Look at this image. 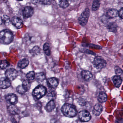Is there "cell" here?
Segmentation results:
<instances>
[{"label": "cell", "mask_w": 123, "mask_h": 123, "mask_svg": "<svg viewBox=\"0 0 123 123\" xmlns=\"http://www.w3.org/2000/svg\"><path fill=\"white\" fill-rule=\"evenodd\" d=\"M62 111L64 116L68 117H75L77 114L76 107L71 104L66 103L62 108Z\"/></svg>", "instance_id": "cell-1"}, {"label": "cell", "mask_w": 123, "mask_h": 123, "mask_svg": "<svg viewBox=\"0 0 123 123\" xmlns=\"http://www.w3.org/2000/svg\"><path fill=\"white\" fill-rule=\"evenodd\" d=\"M13 35L8 30H3L0 32V42L4 44H9L12 42Z\"/></svg>", "instance_id": "cell-2"}, {"label": "cell", "mask_w": 123, "mask_h": 123, "mask_svg": "<svg viewBox=\"0 0 123 123\" xmlns=\"http://www.w3.org/2000/svg\"><path fill=\"white\" fill-rule=\"evenodd\" d=\"M47 92V89L44 86L40 85L34 90L32 94L36 99H39L46 94Z\"/></svg>", "instance_id": "cell-3"}, {"label": "cell", "mask_w": 123, "mask_h": 123, "mask_svg": "<svg viewBox=\"0 0 123 123\" xmlns=\"http://www.w3.org/2000/svg\"><path fill=\"white\" fill-rule=\"evenodd\" d=\"M90 16V10L88 8H86L82 13L79 18V22L80 24L84 26L86 24Z\"/></svg>", "instance_id": "cell-4"}, {"label": "cell", "mask_w": 123, "mask_h": 123, "mask_svg": "<svg viewBox=\"0 0 123 123\" xmlns=\"http://www.w3.org/2000/svg\"><path fill=\"white\" fill-rule=\"evenodd\" d=\"M94 67L98 69H100L106 66L107 63L100 56L95 58L93 62Z\"/></svg>", "instance_id": "cell-5"}, {"label": "cell", "mask_w": 123, "mask_h": 123, "mask_svg": "<svg viewBox=\"0 0 123 123\" xmlns=\"http://www.w3.org/2000/svg\"><path fill=\"white\" fill-rule=\"evenodd\" d=\"M5 74L6 78L10 81H13L17 77V72L14 69L9 68L6 70Z\"/></svg>", "instance_id": "cell-6"}, {"label": "cell", "mask_w": 123, "mask_h": 123, "mask_svg": "<svg viewBox=\"0 0 123 123\" xmlns=\"http://www.w3.org/2000/svg\"><path fill=\"white\" fill-rule=\"evenodd\" d=\"M79 118L82 122L89 121L91 118V116L89 112L86 110H82L80 111L79 114Z\"/></svg>", "instance_id": "cell-7"}, {"label": "cell", "mask_w": 123, "mask_h": 123, "mask_svg": "<svg viewBox=\"0 0 123 123\" xmlns=\"http://www.w3.org/2000/svg\"><path fill=\"white\" fill-rule=\"evenodd\" d=\"M6 99L7 102L11 105H15L18 102V98L15 94H9L6 96Z\"/></svg>", "instance_id": "cell-8"}, {"label": "cell", "mask_w": 123, "mask_h": 123, "mask_svg": "<svg viewBox=\"0 0 123 123\" xmlns=\"http://www.w3.org/2000/svg\"><path fill=\"white\" fill-rule=\"evenodd\" d=\"M11 85L10 80L6 77L0 78V88L6 89L8 88Z\"/></svg>", "instance_id": "cell-9"}, {"label": "cell", "mask_w": 123, "mask_h": 123, "mask_svg": "<svg viewBox=\"0 0 123 123\" xmlns=\"http://www.w3.org/2000/svg\"><path fill=\"white\" fill-rule=\"evenodd\" d=\"M11 23L18 29H21L23 26V21L21 19L18 17H13L12 19Z\"/></svg>", "instance_id": "cell-10"}, {"label": "cell", "mask_w": 123, "mask_h": 123, "mask_svg": "<svg viewBox=\"0 0 123 123\" xmlns=\"http://www.w3.org/2000/svg\"><path fill=\"white\" fill-rule=\"evenodd\" d=\"M34 13V10L33 8L31 6H26L23 10V15L24 17L29 18L33 15Z\"/></svg>", "instance_id": "cell-11"}, {"label": "cell", "mask_w": 123, "mask_h": 123, "mask_svg": "<svg viewBox=\"0 0 123 123\" xmlns=\"http://www.w3.org/2000/svg\"><path fill=\"white\" fill-rule=\"evenodd\" d=\"M81 75L83 79L86 81H90L92 78V73L88 71H82L81 72Z\"/></svg>", "instance_id": "cell-12"}, {"label": "cell", "mask_w": 123, "mask_h": 123, "mask_svg": "<svg viewBox=\"0 0 123 123\" xmlns=\"http://www.w3.org/2000/svg\"><path fill=\"white\" fill-rule=\"evenodd\" d=\"M47 82L49 86L53 88H55L58 85V82L57 79L55 77H51L47 80Z\"/></svg>", "instance_id": "cell-13"}, {"label": "cell", "mask_w": 123, "mask_h": 123, "mask_svg": "<svg viewBox=\"0 0 123 123\" xmlns=\"http://www.w3.org/2000/svg\"><path fill=\"white\" fill-rule=\"evenodd\" d=\"M118 15V11L116 9H112L107 12L106 16L109 18H112L117 17Z\"/></svg>", "instance_id": "cell-14"}, {"label": "cell", "mask_w": 123, "mask_h": 123, "mask_svg": "<svg viewBox=\"0 0 123 123\" xmlns=\"http://www.w3.org/2000/svg\"><path fill=\"white\" fill-rule=\"evenodd\" d=\"M103 111V107L100 104H97L95 105L93 110V113L96 116L100 115Z\"/></svg>", "instance_id": "cell-15"}, {"label": "cell", "mask_w": 123, "mask_h": 123, "mask_svg": "<svg viewBox=\"0 0 123 123\" xmlns=\"http://www.w3.org/2000/svg\"><path fill=\"white\" fill-rule=\"evenodd\" d=\"M9 112L12 115H17L19 113L18 108L15 105H11L8 108Z\"/></svg>", "instance_id": "cell-16"}, {"label": "cell", "mask_w": 123, "mask_h": 123, "mask_svg": "<svg viewBox=\"0 0 123 123\" xmlns=\"http://www.w3.org/2000/svg\"><path fill=\"white\" fill-rule=\"evenodd\" d=\"M113 81L115 86L117 87H120L122 83V79L118 75L115 76L113 77Z\"/></svg>", "instance_id": "cell-17"}, {"label": "cell", "mask_w": 123, "mask_h": 123, "mask_svg": "<svg viewBox=\"0 0 123 123\" xmlns=\"http://www.w3.org/2000/svg\"><path fill=\"white\" fill-rule=\"evenodd\" d=\"M29 64V61L27 59L24 58L20 61L18 63V66L21 68H25Z\"/></svg>", "instance_id": "cell-18"}, {"label": "cell", "mask_w": 123, "mask_h": 123, "mask_svg": "<svg viewBox=\"0 0 123 123\" xmlns=\"http://www.w3.org/2000/svg\"><path fill=\"white\" fill-rule=\"evenodd\" d=\"M35 78L36 80L38 82H42L45 80L46 76L45 74L43 72H40L36 74L35 75Z\"/></svg>", "instance_id": "cell-19"}, {"label": "cell", "mask_w": 123, "mask_h": 123, "mask_svg": "<svg viewBox=\"0 0 123 123\" xmlns=\"http://www.w3.org/2000/svg\"><path fill=\"white\" fill-rule=\"evenodd\" d=\"M55 107V103L53 100H51L47 104L46 108L47 111L48 112H51L52 111Z\"/></svg>", "instance_id": "cell-20"}, {"label": "cell", "mask_w": 123, "mask_h": 123, "mask_svg": "<svg viewBox=\"0 0 123 123\" xmlns=\"http://www.w3.org/2000/svg\"><path fill=\"white\" fill-rule=\"evenodd\" d=\"M107 95L103 92H100L98 96V100L100 102L103 103L107 100Z\"/></svg>", "instance_id": "cell-21"}, {"label": "cell", "mask_w": 123, "mask_h": 123, "mask_svg": "<svg viewBox=\"0 0 123 123\" xmlns=\"http://www.w3.org/2000/svg\"><path fill=\"white\" fill-rule=\"evenodd\" d=\"M41 49L39 47L36 46L34 47L32 49L30 50V52L31 55L33 56H35L39 55L41 53Z\"/></svg>", "instance_id": "cell-22"}, {"label": "cell", "mask_w": 123, "mask_h": 123, "mask_svg": "<svg viewBox=\"0 0 123 123\" xmlns=\"http://www.w3.org/2000/svg\"><path fill=\"white\" fill-rule=\"evenodd\" d=\"M28 89L23 85H19L17 88V91L18 93L20 94H24L27 92Z\"/></svg>", "instance_id": "cell-23"}, {"label": "cell", "mask_w": 123, "mask_h": 123, "mask_svg": "<svg viewBox=\"0 0 123 123\" xmlns=\"http://www.w3.org/2000/svg\"><path fill=\"white\" fill-rule=\"evenodd\" d=\"M59 6L62 8L65 9L69 6V3L68 0H59Z\"/></svg>", "instance_id": "cell-24"}, {"label": "cell", "mask_w": 123, "mask_h": 123, "mask_svg": "<svg viewBox=\"0 0 123 123\" xmlns=\"http://www.w3.org/2000/svg\"><path fill=\"white\" fill-rule=\"evenodd\" d=\"M100 4V0H94L92 7V11H97L99 7Z\"/></svg>", "instance_id": "cell-25"}, {"label": "cell", "mask_w": 123, "mask_h": 123, "mask_svg": "<svg viewBox=\"0 0 123 123\" xmlns=\"http://www.w3.org/2000/svg\"><path fill=\"white\" fill-rule=\"evenodd\" d=\"M107 28L109 31L115 32L117 30V26L115 23H110L108 25Z\"/></svg>", "instance_id": "cell-26"}, {"label": "cell", "mask_w": 123, "mask_h": 123, "mask_svg": "<svg viewBox=\"0 0 123 123\" xmlns=\"http://www.w3.org/2000/svg\"><path fill=\"white\" fill-rule=\"evenodd\" d=\"M35 73L33 71L29 72L26 74L27 78L29 81H31L34 80L35 78Z\"/></svg>", "instance_id": "cell-27"}, {"label": "cell", "mask_w": 123, "mask_h": 123, "mask_svg": "<svg viewBox=\"0 0 123 123\" xmlns=\"http://www.w3.org/2000/svg\"><path fill=\"white\" fill-rule=\"evenodd\" d=\"M9 63L6 60L1 61H0V68L2 69H5L9 66Z\"/></svg>", "instance_id": "cell-28"}, {"label": "cell", "mask_w": 123, "mask_h": 123, "mask_svg": "<svg viewBox=\"0 0 123 123\" xmlns=\"http://www.w3.org/2000/svg\"><path fill=\"white\" fill-rule=\"evenodd\" d=\"M115 71L117 75L123 79V70L118 67H116L115 68Z\"/></svg>", "instance_id": "cell-29"}, {"label": "cell", "mask_w": 123, "mask_h": 123, "mask_svg": "<svg viewBox=\"0 0 123 123\" xmlns=\"http://www.w3.org/2000/svg\"><path fill=\"white\" fill-rule=\"evenodd\" d=\"M2 21L4 23L5 25L9 24L10 22L9 18L8 17L6 16H4L3 17V18H2Z\"/></svg>", "instance_id": "cell-30"}, {"label": "cell", "mask_w": 123, "mask_h": 123, "mask_svg": "<svg viewBox=\"0 0 123 123\" xmlns=\"http://www.w3.org/2000/svg\"><path fill=\"white\" fill-rule=\"evenodd\" d=\"M39 1L45 5L50 4L52 2V0H39Z\"/></svg>", "instance_id": "cell-31"}, {"label": "cell", "mask_w": 123, "mask_h": 123, "mask_svg": "<svg viewBox=\"0 0 123 123\" xmlns=\"http://www.w3.org/2000/svg\"><path fill=\"white\" fill-rule=\"evenodd\" d=\"M50 46L48 43H45L44 44L43 47V50L44 52L49 50Z\"/></svg>", "instance_id": "cell-32"}, {"label": "cell", "mask_w": 123, "mask_h": 123, "mask_svg": "<svg viewBox=\"0 0 123 123\" xmlns=\"http://www.w3.org/2000/svg\"><path fill=\"white\" fill-rule=\"evenodd\" d=\"M118 15L121 18L123 19V8H121L118 12Z\"/></svg>", "instance_id": "cell-33"}, {"label": "cell", "mask_w": 123, "mask_h": 123, "mask_svg": "<svg viewBox=\"0 0 123 123\" xmlns=\"http://www.w3.org/2000/svg\"><path fill=\"white\" fill-rule=\"evenodd\" d=\"M12 123H18L17 122V121H16V120L14 119V118L12 119Z\"/></svg>", "instance_id": "cell-34"}, {"label": "cell", "mask_w": 123, "mask_h": 123, "mask_svg": "<svg viewBox=\"0 0 123 123\" xmlns=\"http://www.w3.org/2000/svg\"><path fill=\"white\" fill-rule=\"evenodd\" d=\"M3 23V21H2V18L0 17V25Z\"/></svg>", "instance_id": "cell-35"}, {"label": "cell", "mask_w": 123, "mask_h": 123, "mask_svg": "<svg viewBox=\"0 0 123 123\" xmlns=\"http://www.w3.org/2000/svg\"><path fill=\"white\" fill-rule=\"evenodd\" d=\"M17 1H21L23 0H17Z\"/></svg>", "instance_id": "cell-36"}, {"label": "cell", "mask_w": 123, "mask_h": 123, "mask_svg": "<svg viewBox=\"0 0 123 123\" xmlns=\"http://www.w3.org/2000/svg\"><path fill=\"white\" fill-rule=\"evenodd\" d=\"M1 97H0V101H1Z\"/></svg>", "instance_id": "cell-37"}]
</instances>
